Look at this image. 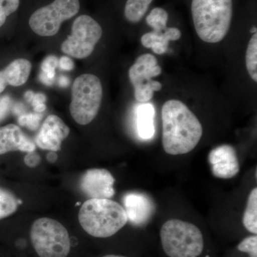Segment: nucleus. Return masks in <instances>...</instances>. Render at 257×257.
I'll return each mask as SVG.
<instances>
[{
	"instance_id": "f257e3e1",
	"label": "nucleus",
	"mask_w": 257,
	"mask_h": 257,
	"mask_svg": "<svg viewBox=\"0 0 257 257\" xmlns=\"http://www.w3.org/2000/svg\"><path fill=\"white\" fill-rule=\"evenodd\" d=\"M162 146L171 155L192 151L203 135L202 124L182 101L170 99L162 109Z\"/></svg>"
},
{
	"instance_id": "f03ea898",
	"label": "nucleus",
	"mask_w": 257,
	"mask_h": 257,
	"mask_svg": "<svg viewBox=\"0 0 257 257\" xmlns=\"http://www.w3.org/2000/svg\"><path fill=\"white\" fill-rule=\"evenodd\" d=\"M79 221L93 237L108 238L122 229L128 219L119 203L110 199H89L80 208Z\"/></svg>"
},
{
	"instance_id": "7ed1b4c3",
	"label": "nucleus",
	"mask_w": 257,
	"mask_h": 257,
	"mask_svg": "<svg viewBox=\"0 0 257 257\" xmlns=\"http://www.w3.org/2000/svg\"><path fill=\"white\" fill-rule=\"evenodd\" d=\"M191 10L198 36L215 44L229 32L233 15L232 0H192Z\"/></svg>"
},
{
	"instance_id": "20e7f679",
	"label": "nucleus",
	"mask_w": 257,
	"mask_h": 257,
	"mask_svg": "<svg viewBox=\"0 0 257 257\" xmlns=\"http://www.w3.org/2000/svg\"><path fill=\"white\" fill-rule=\"evenodd\" d=\"M160 237L164 251L170 257H198L204 249L202 231L187 221L176 219L166 221Z\"/></svg>"
},
{
	"instance_id": "39448f33",
	"label": "nucleus",
	"mask_w": 257,
	"mask_h": 257,
	"mask_svg": "<svg viewBox=\"0 0 257 257\" xmlns=\"http://www.w3.org/2000/svg\"><path fill=\"white\" fill-rule=\"evenodd\" d=\"M81 6V0H50L30 13L29 27L39 36H55L64 22L79 15Z\"/></svg>"
},
{
	"instance_id": "423d86ee",
	"label": "nucleus",
	"mask_w": 257,
	"mask_h": 257,
	"mask_svg": "<svg viewBox=\"0 0 257 257\" xmlns=\"http://www.w3.org/2000/svg\"><path fill=\"white\" fill-rule=\"evenodd\" d=\"M100 79L92 74H84L74 80L69 111L74 121L81 125L92 122L96 117L102 100Z\"/></svg>"
},
{
	"instance_id": "0eeeda50",
	"label": "nucleus",
	"mask_w": 257,
	"mask_h": 257,
	"mask_svg": "<svg viewBox=\"0 0 257 257\" xmlns=\"http://www.w3.org/2000/svg\"><path fill=\"white\" fill-rule=\"evenodd\" d=\"M30 236L40 257H67L70 253L72 244L68 231L55 219H37L32 225Z\"/></svg>"
},
{
	"instance_id": "6e6552de",
	"label": "nucleus",
	"mask_w": 257,
	"mask_h": 257,
	"mask_svg": "<svg viewBox=\"0 0 257 257\" xmlns=\"http://www.w3.org/2000/svg\"><path fill=\"white\" fill-rule=\"evenodd\" d=\"M102 33L100 24L95 19L89 15H77L72 22L71 34L62 42L61 50L74 58H87L92 55Z\"/></svg>"
},
{
	"instance_id": "1a4fd4ad",
	"label": "nucleus",
	"mask_w": 257,
	"mask_h": 257,
	"mask_svg": "<svg viewBox=\"0 0 257 257\" xmlns=\"http://www.w3.org/2000/svg\"><path fill=\"white\" fill-rule=\"evenodd\" d=\"M151 54L140 56L128 69V78L135 89V99L139 102L145 103L153 97L154 92L162 89V84L152 78L160 76L162 67Z\"/></svg>"
},
{
	"instance_id": "9d476101",
	"label": "nucleus",
	"mask_w": 257,
	"mask_h": 257,
	"mask_svg": "<svg viewBox=\"0 0 257 257\" xmlns=\"http://www.w3.org/2000/svg\"><path fill=\"white\" fill-rule=\"evenodd\" d=\"M115 179L105 169L86 171L80 180V188L89 199H111L114 197Z\"/></svg>"
},
{
	"instance_id": "9b49d317",
	"label": "nucleus",
	"mask_w": 257,
	"mask_h": 257,
	"mask_svg": "<svg viewBox=\"0 0 257 257\" xmlns=\"http://www.w3.org/2000/svg\"><path fill=\"white\" fill-rule=\"evenodd\" d=\"M69 126L57 115H49L37 134L35 143L42 150L58 152L62 142L69 136Z\"/></svg>"
},
{
	"instance_id": "f8f14e48",
	"label": "nucleus",
	"mask_w": 257,
	"mask_h": 257,
	"mask_svg": "<svg viewBox=\"0 0 257 257\" xmlns=\"http://www.w3.org/2000/svg\"><path fill=\"white\" fill-rule=\"evenodd\" d=\"M208 161L211 172L216 178L231 179L239 172L237 153L234 147L222 145L209 152Z\"/></svg>"
},
{
	"instance_id": "ddd939ff",
	"label": "nucleus",
	"mask_w": 257,
	"mask_h": 257,
	"mask_svg": "<svg viewBox=\"0 0 257 257\" xmlns=\"http://www.w3.org/2000/svg\"><path fill=\"white\" fill-rule=\"evenodd\" d=\"M124 209L130 224L143 226L151 219L155 205L151 198L140 192H130L123 198Z\"/></svg>"
},
{
	"instance_id": "4468645a",
	"label": "nucleus",
	"mask_w": 257,
	"mask_h": 257,
	"mask_svg": "<svg viewBox=\"0 0 257 257\" xmlns=\"http://www.w3.org/2000/svg\"><path fill=\"white\" fill-rule=\"evenodd\" d=\"M35 144L18 125L10 124L0 128V155L10 152H35Z\"/></svg>"
},
{
	"instance_id": "2eb2a0df",
	"label": "nucleus",
	"mask_w": 257,
	"mask_h": 257,
	"mask_svg": "<svg viewBox=\"0 0 257 257\" xmlns=\"http://www.w3.org/2000/svg\"><path fill=\"white\" fill-rule=\"evenodd\" d=\"M32 70V64L26 59L20 58L12 62L3 71H0V93L7 86L20 87L28 80Z\"/></svg>"
},
{
	"instance_id": "dca6fc26",
	"label": "nucleus",
	"mask_w": 257,
	"mask_h": 257,
	"mask_svg": "<svg viewBox=\"0 0 257 257\" xmlns=\"http://www.w3.org/2000/svg\"><path fill=\"white\" fill-rule=\"evenodd\" d=\"M182 37V32L178 28H167L165 31L156 33L150 32L145 33L141 37L144 47L152 49L157 55H163L168 50L169 42L177 41Z\"/></svg>"
},
{
	"instance_id": "f3484780",
	"label": "nucleus",
	"mask_w": 257,
	"mask_h": 257,
	"mask_svg": "<svg viewBox=\"0 0 257 257\" xmlns=\"http://www.w3.org/2000/svg\"><path fill=\"white\" fill-rule=\"evenodd\" d=\"M155 109L151 104H143L138 109V130L140 138L144 140H150L155 135Z\"/></svg>"
},
{
	"instance_id": "a211bd4d",
	"label": "nucleus",
	"mask_w": 257,
	"mask_h": 257,
	"mask_svg": "<svg viewBox=\"0 0 257 257\" xmlns=\"http://www.w3.org/2000/svg\"><path fill=\"white\" fill-rule=\"evenodd\" d=\"M153 0H126L124 8V18L132 24L140 23Z\"/></svg>"
},
{
	"instance_id": "6ab92c4d",
	"label": "nucleus",
	"mask_w": 257,
	"mask_h": 257,
	"mask_svg": "<svg viewBox=\"0 0 257 257\" xmlns=\"http://www.w3.org/2000/svg\"><path fill=\"white\" fill-rule=\"evenodd\" d=\"M243 224L249 232L257 234V189L253 188L248 196L243 215Z\"/></svg>"
},
{
	"instance_id": "aec40b11",
	"label": "nucleus",
	"mask_w": 257,
	"mask_h": 257,
	"mask_svg": "<svg viewBox=\"0 0 257 257\" xmlns=\"http://www.w3.org/2000/svg\"><path fill=\"white\" fill-rule=\"evenodd\" d=\"M169 15L165 9L155 8L147 15L146 22L149 26L153 29L154 32L160 33L165 31L168 22Z\"/></svg>"
},
{
	"instance_id": "412c9836",
	"label": "nucleus",
	"mask_w": 257,
	"mask_h": 257,
	"mask_svg": "<svg viewBox=\"0 0 257 257\" xmlns=\"http://www.w3.org/2000/svg\"><path fill=\"white\" fill-rule=\"evenodd\" d=\"M18 205V199L14 194L0 187V219L14 214Z\"/></svg>"
},
{
	"instance_id": "4be33fe9",
	"label": "nucleus",
	"mask_w": 257,
	"mask_h": 257,
	"mask_svg": "<svg viewBox=\"0 0 257 257\" xmlns=\"http://www.w3.org/2000/svg\"><path fill=\"white\" fill-rule=\"evenodd\" d=\"M246 67L251 79L257 82V34H253L246 52Z\"/></svg>"
},
{
	"instance_id": "5701e85b",
	"label": "nucleus",
	"mask_w": 257,
	"mask_h": 257,
	"mask_svg": "<svg viewBox=\"0 0 257 257\" xmlns=\"http://www.w3.org/2000/svg\"><path fill=\"white\" fill-rule=\"evenodd\" d=\"M21 0H0V28L20 9Z\"/></svg>"
},
{
	"instance_id": "b1692460",
	"label": "nucleus",
	"mask_w": 257,
	"mask_h": 257,
	"mask_svg": "<svg viewBox=\"0 0 257 257\" xmlns=\"http://www.w3.org/2000/svg\"><path fill=\"white\" fill-rule=\"evenodd\" d=\"M43 115L40 113H29L22 114L19 116L18 124L22 126H25L32 131H36L40 126Z\"/></svg>"
},
{
	"instance_id": "393cba45",
	"label": "nucleus",
	"mask_w": 257,
	"mask_h": 257,
	"mask_svg": "<svg viewBox=\"0 0 257 257\" xmlns=\"http://www.w3.org/2000/svg\"><path fill=\"white\" fill-rule=\"evenodd\" d=\"M241 252L247 253L250 257H257V236L256 235L248 236L241 241L237 246Z\"/></svg>"
},
{
	"instance_id": "a878e982",
	"label": "nucleus",
	"mask_w": 257,
	"mask_h": 257,
	"mask_svg": "<svg viewBox=\"0 0 257 257\" xmlns=\"http://www.w3.org/2000/svg\"><path fill=\"white\" fill-rule=\"evenodd\" d=\"M59 64V60L55 56H49L42 62V72L47 74L50 79H54L55 77V69Z\"/></svg>"
},
{
	"instance_id": "bb28decb",
	"label": "nucleus",
	"mask_w": 257,
	"mask_h": 257,
	"mask_svg": "<svg viewBox=\"0 0 257 257\" xmlns=\"http://www.w3.org/2000/svg\"><path fill=\"white\" fill-rule=\"evenodd\" d=\"M11 104V98L9 96H4L0 98V122L9 114Z\"/></svg>"
},
{
	"instance_id": "cd10ccee",
	"label": "nucleus",
	"mask_w": 257,
	"mask_h": 257,
	"mask_svg": "<svg viewBox=\"0 0 257 257\" xmlns=\"http://www.w3.org/2000/svg\"><path fill=\"white\" fill-rule=\"evenodd\" d=\"M41 158L38 154L35 152H29L28 155L25 157V165L30 167H35L40 164Z\"/></svg>"
},
{
	"instance_id": "c85d7f7f",
	"label": "nucleus",
	"mask_w": 257,
	"mask_h": 257,
	"mask_svg": "<svg viewBox=\"0 0 257 257\" xmlns=\"http://www.w3.org/2000/svg\"><path fill=\"white\" fill-rule=\"evenodd\" d=\"M59 67L63 70L70 71L72 70L74 67V64L72 59L69 57H62L59 60Z\"/></svg>"
},
{
	"instance_id": "c756f323",
	"label": "nucleus",
	"mask_w": 257,
	"mask_h": 257,
	"mask_svg": "<svg viewBox=\"0 0 257 257\" xmlns=\"http://www.w3.org/2000/svg\"><path fill=\"white\" fill-rule=\"evenodd\" d=\"M47 101V97L45 94H42V93H37L35 94L33 99L32 101V105L33 108L40 104H45Z\"/></svg>"
},
{
	"instance_id": "7c9ffc66",
	"label": "nucleus",
	"mask_w": 257,
	"mask_h": 257,
	"mask_svg": "<svg viewBox=\"0 0 257 257\" xmlns=\"http://www.w3.org/2000/svg\"><path fill=\"white\" fill-rule=\"evenodd\" d=\"M39 77H40V81H41L44 84H45V85L51 86L53 84L54 79H50V77H49L46 74L44 73L43 72H42L40 74Z\"/></svg>"
},
{
	"instance_id": "2f4dec72",
	"label": "nucleus",
	"mask_w": 257,
	"mask_h": 257,
	"mask_svg": "<svg viewBox=\"0 0 257 257\" xmlns=\"http://www.w3.org/2000/svg\"><path fill=\"white\" fill-rule=\"evenodd\" d=\"M59 84L62 87H67L69 84L68 77H66V76H61L59 78Z\"/></svg>"
},
{
	"instance_id": "473e14b6",
	"label": "nucleus",
	"mask_w": 257,
	"mask_h": 257,
	"mask_svg": "<svg viewBox=\"0 0 257 257\" xmlns=\"http://www.w3.org/2000/svg\"><path fill=\"white\" fill-rule=\"evenodd\" d=\"M47 158L51 163H54L57 160V155L55 152L50 151V153L47 155Z\"/></svg>"
},
{
	"instance_id": "72a5a7b5",
	"label": "nucleus",
	"mask_w": 257,
	"mask_h": 257,
	"mask_svg": "<svg viewBox=\"0 0 257 257\" xmlns=\"http://www.w3.org/2000/svg\"><path fill=\"white\" fill-rule=\"evenodd\" d=\"M46 104H40V105L35 106V107H34V110H35V112L40 113V114H42L43 111L46 110Z\"/></svg>"
},
{
	"instance_id": "f704fd0d",
	"label": "nucleus",
	"mask_w": 257,
	"mask_h": 257,
	"mask_svg": "<svg viewBox=\"0 0 257 257\" xmlns=\"http://www.w3.org/2000/svg\"><path fill=\"white\" fill-rule=\"evenodd\" d=\"M35 93L32 92V91H28V92L25 93V99H26V101H28V102L31 103L34 96H35Z\"/></svg>"
},
{
	"instance_id": "c9c22d12",
	"label": "nucleus",
	"mask_w": 257,
	"mask_h": 257,
	"mask_svg": "<svg viewBox=\"0 0 257 257\" xmlns=\"http://www.w3.org/2000/svg\"><path fill=\"white\" fill-rule=\"evenodd\" d=\"M103 257H127V256H120V255L109 254V255H106V256H104Z\"/></svg>"
},
{
	"instance_id": "e433bc0d",
	"label": "nucleus",
	"mask_w": 257,
	"mask_h": 257,
	"mask_svg": "<svg viewBox=\"0 0 257 257\" xmlns=\"http://www.w3.org/2000/svg\"><path fill=\"white\" fill-rule=\"evenodd\" d=\"M250 32H251V33H253V34L256 33V27H253V28H252V29H251V30H250Z\"/></svg>"
}]
</instances>
